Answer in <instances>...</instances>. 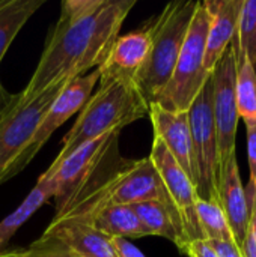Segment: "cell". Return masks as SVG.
Listing matches in <instances>:
<instances>
[{
  "instance_id": "7402d4cb",
  "label": "cell",
  "mask_w": 256,
  "mask_h": 257,
  "mask_svg": "<svg viewBox=\"0 0 256 257\" xmlns=\"http://www.w3.org/2000/svg\"><path fill=\"white\" fill-rule=\"evenodd\" d=\"M237 63L249 60L256 69V0H244L234 36Z\"/></svg>"
},
{
  "instance_id": "7c38bea8",
  "label": "cell",
  "mask_w": 256,
  "mask_h": 257,
  "mask_svg": "<svg viewBox=\"0 0 256 257\" xmlns=\"http://www.w3.org/2000/svg\"><path fill=\"white\" fill-rule=\"evenodd\" d=\"M152 33L149 23L137 30L118 36L106 60L97 68L100 77L125 78L136 83L151 53Z\"/></svg>"
},
{
  "instance_id": "3957f363",
  "label": "cell",
  "mask_w": 256,
  "mask_h": 257,
  "mask_svg": "<svg viewBox=\"0 0 256 257\" xmlns=\"http://www.w3.org/2000/svg\"><path fill=\"white\" fill-rule=\"evenodd\" d=\"M199 2H172L149 23L152 45L136 84L151 105L169 83Z\"/></svg>"
},
{
  "instance_id": "ffe728a7",
  "label": "cell",
  "mask_w": 256,
  "mask_h": 257,
  "mask_svg": "<svg viewBox=\"0 0 256 257\" xmlns=\"http://www.w3.org/2000/svg\"><path fill=\"white\" fill-rule=\"evenodd\" d=\"M196 217L205 241H225L235 242L231 227L226 221L223 209L219 202H208L198 197Z\"/></svg>"
},
{
  "instance_id": "cb8c5ba5",
  "label": "cell",
  "mask_w": 256,
  "mask_h": 257,
  "mask_svg": "<svg viewBox=\"0 0 256 257\" xmlns=\"http://www.w3.org/2000/svg\"><path fill=\"white\" fill-rule=\"evenodd\" d=\"M246 131H247V160L250 169V182L246 196L250 205L256 196V123L246 125Z\"/></svg>"
},
{
  "instance_id": "5bb4252c",
  "label": "cell",
  "mask_w": 256,
  "mask_h": 257,
  "mask_svg": "<svg viewBox=\"0 0 256 257\" xmlns=\"http://www.w3.org/2000/svg\"><path fill=\"white\" fill-rule=\"evenodd\" d=\"M217 193L219 203L234 235V241L238 248H241L250 220V205L246 196V190L241 184L237 154L231 155L229 160L220 169Z\"/></svg>"
},
{
  "instance_id": "52a82bcc",
  "label": "cell",
  "mask_w": 256,
  "mask_h": 257,
  "mask_svg": "<svg viewBox=\"0 0 256 257\" xmlns=\"http://www.w3.org/2000/svg\"><path fill=\"white\" fill-rule=\"evenodd\" d=\"M98 80H100V74L95 69L94 72L72 78L65 84V87L60 90V93L57 95V98L54 99V102L45 113L42 122L36 128L33 137L27 143L24 151L20 154V157L12 163V166L6 172L3 182L12 179L23 169H26V166L42 149L45 142L51 137V134L59 126H62L71 116H74V113H77L83 108L86 101L91 98L94 87L98 84Z\"/></svg>"
},
{
  "instance_id": "4fadbf2b",
  "label": "cell",
  "mask_w": 256,
  "mask_h": 257,
  "mask_svg": "<svg viewBox=\"0 0 256 257\" xmlns=\"http://www.w3.org/2000/svg\"><path fill=\"white\" fill-rule=\"evenodd\" d=\"M42 235L59 239L83 257H118L113 239L100 232L89 220L54 217Z\"/></svg>"
},
{
  "instance_id": "d4e9b609",
  "label": "cell",
  "mask_w": 256,
  "mask_h": 257,
  "mask_svg": "<svg viewBox=\"0 0 256 257\" xmlns=\"http://www.w3.org/2000/svg\"><path fill=\"white\" fill-rule=\"evenodd\" d=\"M243 257H256V196L250 203V220L246 232V238L241 245Z\"/></svg>"
},
{
  "instance_id": "6da1fadb",
  "label": "cell",
  "mask_w": 256,
  "mask_h": 257,
  "mask_svg": "<svg viewBox=\"0 0 256 257\" xmlns=\"http://www.w3.org/2000/svg\"><path fill=\"white\" fill-rule=\"evenodd\" d=\"M136 0H65L20 101L84 75L106 60Z\"/></svg>"
},
{
  "instance_id": "603a6c76",
  "label": "cell",
  "mask_w": 256,
  "mask_h": 257,
  "mask_svg": "<svg viewBox=\"0 0 256 257\" xmlns=\"http://www.w3.org/2000/svg\"><path fill=\"white\" fill-rule=\"evenodd\" d=\"M17 257H83L72 248L54 239L51 236L42 235L39 239L32 242L26 248H17Z\"/></svg>"
},
{
  "instance_id": "30bf717a",
  "label": "cell",
  "mask_w": 256,
  "mask_h": 257,
  "mask_svg": "<svg viewBox=\"0 0 256 257\" xmlns=\"http://www.w3.org/2000/svg\"><path fill=\"white\" fill-rule=\"evenodd\" d=\"M118 137L119 133L98 137L75 149L65 160L51 163V166L39 178L51 184L56 191L54 197L57 202L72 193L95 170L110 148L118 143Z\"/></svg>"
},
{
  "instance_id": "f546056e",
  "label": "cell",
  "mask_w": 256,
  "mask_h": 257,
  "mask_svg": "<svg viewBox=\"0 0 256 257\" xmlns=\"http://www.w3.org/2000/svg\"><path fill=\"white\" fill-rule=\"evenodd\" d=\"M0 257H17V248L15 250H5V251H2Z\"/></svg>"
},
{
  "instance_id": "2e32d148",
  "label": "cell",
  "mask_w": 256,
  "mask_h": 257,
  "mask_svg": "<svg viewBox=\"0 0 256 257\" xmlns=\"http://www.w3.org/2000/svg\"><path fill=\"white\" fill-rule=\"evenodd\" d=\"M145 230L149 236H161L169 241H172L180 251L187 244L183 223L180 218V214L175 208L158 202V200H149V202H140L136 205H130Z\"/></svg>"
},
{
  "instance_id": "83f0119b",
  "label": "cell",
  "mask_w": 256,
  "mask_h": 257,
  "mask_svg": "<svg viewBox=\"0 0 256 257\" xmlns=\"http://www.w3.org/2000/svg\"><path fill=\"white\" fill-rule=\"evenodd\" d=\"M113 245H115L118 257H146L133 242H130L127 239L116 238V239H113Z\"/></svg>"
},
{
  "instance_id": "e0dca14e",
  "label": "cell",
  "mask_w": 256,
  "mask_h": 257,
  "mask_svg": "<svg viewBox=\"0 0 256 257\" xmlns=\"http://www.w3.org/2000/svg\"><path fill=\"white\" fill-rule=\"evenodd\" d=\"M94 226L112 239H137L149 236L136 211L130 205H115L98 211L92 218Z\"/></svg>"
},
{
  "instance_id": "d6986e66",
  "label": "cell",
  "mask_w": 256,
  "mask_h": 257,
  "mask_svg": "<svg viewBox=\"0 0 256 257\" xmlns=\"http://www.w3.org/2000/svg\"><path fill=\"white\" fill-rule=\"evenodd\" d=\"M45 0H0V63L26 23Z\"/></svg>"
},
{
  "instance_id": "484cf974",
  "label": "cell",
  "mask_w": 256,
  "mask_h": 257,
  "mask_svg": "<svg viewBox=\"0 0 256 257\" xmlns=\"http://www.w3.org/2000/svg\"><path fill=\"white\" fill-rule=\"evenodd\" d=\"M181 253H184L189 257H219L217 253L211 248V245L202 239L192 241V242L186 244L184 248L181 250Z\"/></svg>"
},
{
  "instance_id": "4316f807",
  "label": "cell",
  "mask_w": 256,
  "mask_h": 257,
  "mask_svg": "<svg viewBox=\"0 0 256 257\" xmlns=\"http://www.w3.org/2000/svg\"><path fill=\"white\" fill-rule=\"evenodd\" d=\"M219 257H243L241 250L235 242L225 241H207Z\"/></svg>"
},
{
  "instance_id": "8992f818",
  "label": "cell",
  "mask_w": 256,
  "mask_h": 257,
  "mask_svg": "<svg viewBox=\"0 0 256 257\" xmlns=\"http://www.w3.org/2000/svg\"><path fill=\"white\" fill-rule=\"evenodd\" d=\"M66 83L68 81L57 83L30 99H18L17 104L0 119V185L5 184L6 172L24 151L45 113Z\"/></svg>"
},
{
  "instance_id": "ac0fdd59",
  "label": "cell",
  "mask_w": 256,
  "mask_h": 257,
  "mask_svg": "<svg viewBox=\"0 0 256 257\" xmlns=\"http://www.w3.org/2000/svg\"><path fill=\"white\" fill-rule=\"evenodd\" d=\"M54 196H56V191L51 187V184L39 178L36 185L29 193V196L21 202V205L14 212H11L3 220H0V253L5 251L8 242L18 232V229L38 209H41L50 197H54Z\"/></svg>"
},
{
  "instance_id": "8fae6325",
  "label": "cell",
  "mask_w": 256,
  "mask_h": 257,
  "mask_svg": "<svg viewBox=\"0 0 256 257\" xmlns=\"http://www.w3.org/2000/svg\"><path fill=\"white\" fill-rule=\"evenodd\" d=\"M148 116L154 128V137L166 146L196 188V169L187 111H170L151 104Z\"/></svg>"
},
{
  "instance_id": "f1b7e54d",
  "label": "cell",
  "mask_w": 256,
  "mask_h": 257,
  "mask_svg": "<svg viewBox=\"0 0 256 257\" xmlns=\"http://www.w3.org/2000/svg\"><path fill=\"white\" fill-rule=\"evenodd\" d=\"M18 93H11L3 84H2V80H0V119L17 104L18 101Z\"/></svg>"
},
{
  "instance_id": "ba28073f",
  "label": "cell",
  "mask_w": 256,
  "mask_h": 257,
  "mask_svg": "<svg viewBox=\"0 0 256 257\" xmlns=\"http://www.w3.org/2000/svg\"><path fill=\"white\" fill-rule=\"evenodd\" d=\"M235 75L237 54L235 44L232 41L211 72L213 114L217 131L219 173L229 157L235 154V139L240 120L235 98Z\"/></svg>"
},
{
  "instance_id": "9c48e42d",
  "label": "cell",
  "mask_w": 256,
  "mask_h": 257,
  "mask_svg": "<svg viewBox=\"0 0 256 257\" xmlns=\"http://www.w3.org/2000/svg\"><path fill=\"white\" fill-rule=\"evenodd\" d=\"M149 158L155 166L163 185L180 214L187 244L198 239L205 241L196 217V188L187 173L181 169V166L175 161V158L157 137H154Z\"/></svg>"
},
{
  "instance_id": "5b68a950",
  "label": "cell",
  "mask_w": 256,
  "mask_h": 257,
  "mask_svg": "<svg viewBox=\"0 0 256 257\" xmlns=\"http://www.w3.org/2000/svg\"><path fill=\"white\" fill-rule=\"evenodd\" d=\"M187 114L196 169V194L202 200L219 202V152L211 75L189 107Z\"/></svg>"
},
{
  "instance_id": "277c9868",
  "label": "cell",
  "mask_w": 256,
  "mask_h": 257,
  "mask_svg": "<svg viewBox=\"0 0 256 257\" xmlns=\"http://www.w3.org/2000/svg\"><path fill=\"white\" fill-rule=\"evenodd\" d=\"M208 26L210 12L205 8L204 2H199L181 53L178 56L174 74L163 92L152 104H157L170 111L189 110V107L211 75L204 68Z\"/></svg>"
},
{
  "instance_id": "7a4b0ae2",
  "label": "cell",
  "mask_w": 256,
  "mask_h": 257,
  "mask_svg": "<svg viewBox=\"0 0 256 257\" xmlns=\"http://www.w3.org/2000/svg\"><path fill=\"white\" fill-rule=\"evenodd\" d=\"M149 104L131 80L100 77L98 90L86 101L71 130L62 140V149L53 163L69 157L75 149L98 137L121 133L124 126L148 116Z\"/></svg>"
},
{
  "instance_id": "9a60e30c",
  "label": "cell",
  "mask_w": 256,
  "mask_h": 257,
  "mask_svg": "<svg viewBox=\"0 0 256 257\" xmlns=\"http://www.w3.org/2000/svg\"><path fill=\"white\" fill-rule=\"evenodd\" d=\"M244 0H205L204 5L210 12V26L205 45L204 68L213 72L225 50L231 45L241 14Z\"/></svg>"
},
{
  "instance_id": "44dd1931",
  "label": "cell",
  "mask_w": 256,
  "mask_h": 257,
  "mask_svg": "<svg viewBox=\"0 0 256 257\" xmlns=\"http://www.w3.org/2000/svg\"><path fill=\"white\" fill-rule=\"evenodd\" d=\"M235 98L238 116L244 123H256V69L246 59L237 63Z\"/></svg>"
}]
</instances>
